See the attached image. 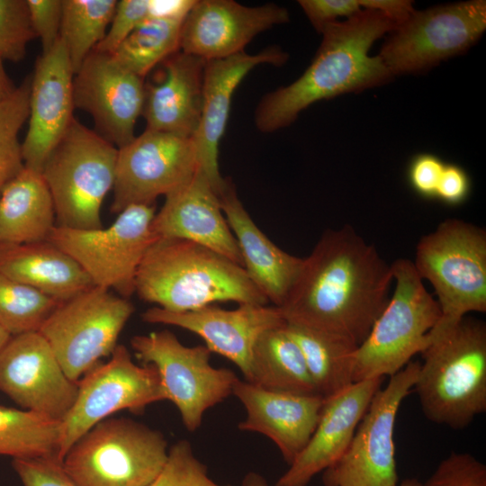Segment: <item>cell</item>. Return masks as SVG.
<instances>
[{"label":"cell","instance_id":"5","mask_svg":"<svg viewBox=\"0 0 486 486\" xmlns=\"http://www.w3.org/2000/svg\"><path fill=\"white\" fill-rule=\"evenodd\" d=\"M414 267L434 287L440 319L429 334L453 326L471 312L486 311V231L446 219L418 240Z\"/></svg>","mask_w":486,"mask_h":486},{"label":"cell","instance_id":"49","mask_svg":"<svg viewBox=\"0 0 486 486\" xmlns=\"http://www.w3.org/2000/svg\"><path fill=\"white\" fill-rule=\"evenodd\" d=\"M397 486H421V482L416 479H406L400 483H398Z\"/></svg>","mask_w":486,"mask_h":486},{"label":"cell","instance_id":"2","mask_svg":"<svg viewBox=\"0 0 486 486\" xmlns=\"http://www.w3.org/2000/svg\"><path fill=\"white\" fill-rule=\"evenodd\" d=\"M398 24L380 12L363 9L327 25L310 65L292 84L268 93L258 104L255 122L265 133L289 126L315 102L361 92L389 83L394 76L373 44Z\"/></svg>","mask_w":486,"mask_h":486},{"label":"cell","instance_id":"34","mask_svg":"<svg viewBox=\"0 0 486 486\" xmlns=\"http://www.w3.org/2000/svg\"><path fill=\"white\" fill-rule=\"evenodd\" d=\"M58 304L0 273V325L11 336L39 331Z\"/></svg>","mask_w":486,"mask_h":486},{"label":"cell","instance_id":"45","mask_svg":"<svg viewBox=\"0 0 486 486\" xmlns=\"http://www.w3.org/2000/svg\"><path fill=\"white\" fill-rule=\"evenodd\" d=\"M359 4L362 9L380 12L398 25L415 11L410 0H359Z\"/></svg>","mask_w":486,"mask_h":486},{"label":"cell","instance_id":"3","mask_svg":"<svg viewBox=\"0 0 486 486\" xmlns=\"http://www.w3.org/2000/svg\"><path fill=\"white\" fill-rule=\"evenodd\" d=\"M135 293L172 312H186L233 302L268 304L243 266L197 243L157 238L137 272Z\"/></svg>","mask_w":486,"mask_h":486},{"label":"cell","instance_id":"24","mask_svg":"<svg viewBox=\"0 0 486 486\" xmlns=\"http://www.w3.org/2000/svg\"><path fill=\"white\" fill-rule=\"evenodd\" d=\"M165 197L151 224L158 238L192 241L243 266L238 245L223 214L219 195L199 170L189 182Z\"/></svg>","mask_w":486,"mask_h":486},{"label":"cell","instance_id":"26","mask_svg":"<svg viewBox=\"0 0 486 486\" xmlns=\"http://www.w3.org/2000/svg\"><path fill=\"white\" fill-rule=\"evenodd\" d=\"M219 199L238 245L243 268L267 301L280 307L301 271L303 258L277 247L257 227L239 200L230 179L225 178Z\"/></svg>","mask_w":486,"mask_h":486},{"label":"cell","instance_id":"8","mask_svg":"<svg viewBox=\"0 0 486 486\" xmlns=\"http://www.w3.org/2000/svg\"><path fill=\"white\" fill-rule=\"evenodd\" d=\"M168 453L164 435L126 418H108L67 451L61 464L77 486H149Z\"/></svg>","mask_w":486,"mask_h":486},{"label":"cell","instance_id":"10","mask_svg":"<svg viewBox=\"0 0 486 486\" xmlns=\"http://www.w3.org/2000/svg\"><path fill=\"white\" fill-rule=\"evenodd\" d=\"M130 346L143 364H152L160 377L165 400L178 410L189 432L197 430L204 413L232 395L238 377L211 364L205 346H186L167 329L137 335Z\"/></svg>","mask_w":486,"mask_h":486},{"label":"cell","instance_id":"31","mask_svg":"<svg viewBox=\"0 0 486 486\" xmlns=\"http://www.w3.org/2000/svg\"><path fill=\"white\" fill-rule=\"evenodd\" d=\"M285 330L300 347L316 393L330 398L353 382L357 346L337 335L285 322Z\"/></svg>","mask_w":486,"mask_h":486},{"label":"cell","instance_id":"1","mask_svg":"<svg viewBox=\"0 0 486 486\" xmlns=\"http://www.w3.org/2000/svg\"><path fill=\"white\" fill-rule=\"evenodd\" d=\"M392 265L350 225L323 232L283 304L287 323L359 346L386 306Z\"/></svg>","mask_w":486,"mask_h":486},{"label":"cell","instance_id":"22","mask_svg":"<svg viewBox=\"0 0 486 486\" xmlns=\"http://www.w3.org/2000/svg\"><path fill=\"white\" fill-rule=\"evenodd\" d=\"M383 377L352 383L325 399L316 428L308 444L275 486H307L312 478L335 464L345 453Z\"/></svg>","mask_w":486,"mask_h":486},{"label":"cell","instance_id":"11","mask_svg":"<svg viewBox=\"0 0 486 486\" xmlns=\"http://www.w3.org/2000/svg\"><path fill=\"white\" fill-rule=\"evenodd\" d=\"M153 205H132L106 228L76 230L55 226L47 240L70 256L94 285L128 299L135 293L139 266L158 238L151 224Z\"/></svg>","mask_w":486,"mask_h":486},{"label":"cell","instance_id":"4","mask_svg":"<svg viewBox=\"0 0 486 486\" xmlns=\"http://www.w3.org/2000/svg\"><path fill=\"white\" fill-rule=\"evenodd\" d=\"M413 389L425 417L454 429L486 410V324L469 317L428 334Z\"/></svg>","mask_w":486,"mask_h":486},{"label":"cell","instance_id":"14","mask_svg":"<svg viewBox=\"0 0 486 486\" xmlns=\"http://www.w3.org/2000/svg\"><path fill=\"white\" fill-rule=\"evenodd\" d=\"M419 364L410 362L376 392L346 450L324 471V486H397L395 422L403 400L413 389Z\"/></svg>","mask_w":486,"mask_h":486},{"label":"cell","instance_id":"19","mask_svg":"<svg viewBox=\"0 0 486 486\" xmlns=\"http://www.w3.org/2000/svg\"><path fill=\"white\" fill-rule=\"evenodd\" d=\"M143 321L178 327L198 335L212 352L235 364L244 380L249 375L251 356L257 338L265 331L285 323L280 310L268 304H239L225 310L213 305L172 312L157 306L141 314Z\"/></svg>","mask_w":486,"mask_h":486},{"label":"cell","instance_id":"42","mask_svg":"<svg viewBox=\"0 0 486 486\" xmlns=\"http://www.w3.org/2000/svg\"><path fill=\"white\" fill-rule=\"evenodd\" d=\"M445 162L435 154L415 155L408 166L407 176L412 190L424 199H436Z\"/></svg>","mask_w":486,"mask_h":486},{"label":"cell","instance_id":"12","mask_svg":"<svg viewBox=\"0 0 486 486\" xmlns=\"http://www.w3.org/2000/svg\"><path fill=\"white\" fill-rule=\"evenodd\" d=\"M485 30V0L415 10L390 32L378 55L393 76L424 73L468 51Z\"/></svg>","mask_w":486,"mask_h":486},{"label":"cell","instance_id":"37","mask_svg":"<svg viewBox=\"0 0 486 486\" xmlns=\"http://www.w3.org/2000/svg\"><path fill=\"white\" fill-rule=\"evenodd\" d=\"M36 38L26 0H0V58L21 61Z\"/></svg>","mask_w":486,"mask_h":486},{"label":"cell","instance_id":"38","mask_svg":"<svg viewBox=\"0 0 486 486\" xmlns=\"http://www.w3.org/2000/svg\"><path fill=\"white\" fill-rule=\"evenodd\" d=\"M421 486H486V465L466 452H452Z\"/></svg>","mask_w":486,"mask_h":486},{"label":"cell","instance_id":"27","mask_svg":"<svg viewBox=\"0 0 486 486\" xmlns=\"http://www.w3.org/2000/svg\"><path fill=\"white\" fill-rule=\"evenodd\" d=\"M0 273L58 303L94 285L70 256L49 240L20 245L0 244Z\"/></svg>","mask_w":486,"mask_h":486},{"label":"cell","instance_id":"39","mask_svg":"<svg viewBox=\"0 0 486 486\" xmlns=\"http://www.w3.org/2000/svg\"><path fill=\"white\" fill-rule=\"evenodd\" d=\"M155 1L121 0L104 38L94 50L112 54L123 40L146 19L153 14Z\"/></svg>","mask_w":486,"mask_h":486},{"label":"cell","instance_id":"30","mask_svg":"<svg viewBox=\"0 0 486 486\" xmlns=\"http://www.w3.org/2000/svg\"><path fill=\"white\" fill-rule=\"evenodd\" d=\"M284 325L270 328L257 338L246 381L273 392L317 394L302 353Z\"/></svg>","mask_w":486,"mask_h":486},{"label":"cell","instance_id":"44","mask_svg":"<svg viewBox=\"0 0 486 486\" xmlns=\"http://www.w3.org/2000/svg\"><path fill=\"white\" fill-rule=\"evenodd\" d=\"M471 178L462 166L445 164L436 189V198L450 206L464 203L471 193Z\"/></svg>","mask_w":486,"mask_h":486},{"label":"cell","instance_id":"21","mask_svg":"<svg viewBox=\"0 0 486 486\" xmlns=\"http://www.w3.org/2000/svg\"><path fill=\"white\" fill-rule=\"evenodd\" d=\"M287 60L288 54L278 47H269L256 54L242 51L225 58L206 60L202 114L193 140L199 171L218 195L225 184V178L219 170V143L225 131L235 89L256 66L269 64L279 67Z\"/></svg>","mask_w":486,"mask_h":486},{"label":"cell","instance_id":"23","mask_svg":"<svg viewBox=\"0 0 486 486\" xmlns=\"http://www.w3.org/2000/svg\"><path fill=\"white\" fill-rule=\"evenodd\" d=\"M232 394L247 413L238 428L267 436L289 465L311 437L325 401L317 394L273 392L239 378Z\"/></svg>","mask_w":486,"mask_h":486},{"label":"cell","instance_id":"9","mask_svg":"<svg viewBox=\"0 0 486 486\" xmlns=\"http://www.w3.org/2000/svg\"><path fill=\"white\" fill-rule=\"evenodd\" d=\"M134 310L128 299L94 285L58 303L39 332L66 375L77 382L101 358L113 352Z\"/></svg>","mask_w":486,"mask_h":486},{"label":"cell","instance_id":"36","mask_svg":"<svg viewBox=\"0 0 486 486\" xmlns=\"http://www.w3.org/2000/svg\"><path fill=\"white\" fill-rule=\"evenodd\" d=\"M149 486H231L210 478L206 466L195 456L191 444L179 440L168 448L166 460Z\"/></svg>","mask_w":486,"mask_h":486},{"label":"cell","instance_id":"16","mask_svg":"<svg viewBox=\"0 0 486 486\" xmlns=\"http://www.w3.org/2000/svg\"><path fill=\"white\" fill-rule=\"evenodd\" d=\"M77 390L39 331L12 336L0 353V392L23 410L60 422Z\"/></svg>","mask_w":486,"mask_h":486},{"label":"cell","instance_id":"35","mask_svg":"<svg viewBox=\"0 0 486 486\" xmlns=\"http://www.w3.org/2000/svg\"><path fill=\"white\" fill-rule=\"evenodd\" d=\"M31 76L0 103V194L24 166L18 135L29 116Z\"/></svg>","mask_w":486,"mask_h":486},{"label":"cell","instance_id":"40","mask_svg":"<svg viewBox=\"0 0 486 486\" xmlns=\"http://www.w3.org/2000/svg\"><path fill=\"white\" fill-rule=\"evenodd\" d=\"M22 486H77L55 457L13 459Z\"/></svg>","mask_w":486,"mask_h":486},{"label":"cell","instance_id":"46","mask_svg":"<svg viewBox=\"0 0 486 486\" xmlns=\"http://www.w3.org/2000/svg\"><path fill=\"white\" fill-rule=\"evenodd\" d=\"M3 61L0 58V103L8 98L16 88L6 73Z\"/></svg>","mask_w":486,"mask_h":486},{"label":"cell","instance_id":"48","mask_svg":"<svg viewBox=\"0 0 486 486\" xmlns=\"http://www.w3.org/2000/svg\"><path fill=\"white\" fill-rule=\"evenodd\" d=\"M12 338L11 334L7 332L1 325H0V353L5 346V345L8 343L10 338Z\"/></svg>","mask_w":486,"mask_h":486},{"label":"cell","instance_id":"7","mask_svg":"<svg viewBox=\"0 0 486 486\" xmlns=\"http://www.w3.org/2000/svg\"><path fill=\"white\" fill-rule=\"evenodd\" d=\"M117 157L113 144L76 118L72 121L41 170L52 197L56 226L103 228L101 208L113 188Z\"/></svg>","mask_w":486,"mask_h":486},{"label":"cell","instance_id":"25","mask_svg":"<svg viewBox=\"0 0 486 486\" xmlns=\"http://www.w3.org/2000/svg\"><path fill=\"white\" fill-rule=\"evenodd\" d=\"M205 62L178 50L160 63L158 74L144 83L146 130L194 138L202 114Z\"/></svg>","mask_w":486,"mask_h":486},{"label":"cell","instance_id":"6","mask_svg":"<svg viewBox=\"0 0 486 486\" xmlns=\"http://www.w3.org/2000/svg\"><path fill=\"white\" fill-rule=\"evenodd\" d=\"M395 287L389 301L356 347L353 382L392 376L428 345V334L440 319L439 305L426 289L413 262L392 264Z\"/></svg>","mask_w":486,"mask_h":486},{"label":"cell","instance_id":"20","mask_svg":"<svg viewBox=\"0 0 486 486\" xmlns=\"http://www.w3.org/2000/svg\"><path fill=\"white\" fill-rule=\"evenodd\" d=\"M289 18L287 9L274 4L250 7L232 0H197L183 22L180 50L204 60L225 58Z\"/></svg>","mask_w":486,"mask_h":486},{"label":"cell","instance_id":"29","mask_svg":"<svg viewBox=\"0 0 486 486\" xmlns=\"http://www.w3.org/2000/svg\"><path fill=\"white\" fill-rule=\"evenodd\" d=\"M194 2L155 1L153 14L111 54L114 61L144 78L157 65L180 50L183 22Z\"/></svg>","mask_w":486,"mask_h":486},{"label":"cell","instance_id":"32","mask_svg":"<svg viewBox=\"0 0 486 486\" xmlns=\"http://www.w3.org/2000/svg\"><path fill=\"white\" fill-rule=\"evenodd\" d=\"M59 437V421L31 410L0 405V455L13 459H58Z\"/></svg>","mask_w":486,"mask_h":486},{"label":"cell","instance_id":"18","mask_svg":"<svg viewBox=\"0 0 486 486\" xmlns=\"http://www.w3.org/2000/svg\"><path fill=\"white\" fill-rule=\"evenodd\" d=\"M75 73L65 43L37 59L31 76L28 130L22 142L24 166L41 172L50 153L75 119Z\"/></svg>","mask_w":486,"mask_h":486},{"label":"cell","instance_id":"33","mask_svg":"<svg viewBox=\"0 0 486 486\" xmlns=\"http://www.w3.org/2000/svg\"><path fill=\"white\" fill-rule=\"evenodd\" d=\"M116 0H62L60 38L76 74L102 41L113 17Z\"/></svg>","mask_w":486,"mask_h":486},{"label":"cell","instance_id":"41","mask_svg":"<svg viewBox=\"0 0 486 486\" xmlns=\"http://www.w3.org/2000/svg\"><path fill=\"white\" fill-rule=\"evenodd\" d=\"M31 22L42 45V53L50 51L60 37L62 0H26Z\"/></svg>","mask_w":486,"mask_h":486},{"label":"cell","instance_id":"28","mask_svg":"<svg viewBox=\"0 0 486 486\" xmlns=\"http://www.w3.org/2000/svg\"><path fill=\"white\" fill-rule=\"evenodd\" d=\"M55 226L54 204L41 172L23 166L0 194V244L44 241Z\"/></svg>","mask_w":486,"mask_h":486},{"label":"cell","instance_id":"17","mask_svg":"<svg viewBox=\"0 0 486 486\" xmlns=\"http://www.w3.org/2000/svg\"><path fill=\"white\" fill-rule=\"evenodd\" d=\"M75 108L93 118L96 132L117 148L129 144L144 104V78L110 54L93 50L74 76Z\"/></svg>","mask_w":486,"mask_h":486},{"label":"cell","instance_id":"15","mask_svg":"<svg viewBox=\"0 0 486 486\" xmlns=\"http://www.w3.org/2000/svg\"><path fill=\"white\" fill-rule=\"evenodd\" d=\"M199 170L193 138L145 130L118 148L111 211L153 205L189 182Z\"/></svg>","mask_w":486,"mask_h":486},{"label":"cell","instance_id":"43","mask_svg":"<svg viewBox=\"0 0 486 486\" xmlns=\"http://www.w3.org/2000/svg\"><path fill=\"white\" fill-rule=\"evenodd\" d=\"M299 5L320 33L338 18H350L363 9L359 0H300Z\"/></svg>","mask_w":486,"mask_h":486},{"label":"cell","instance_id":"13","mask_svg":"<svg viewBox=\"0 0 486 486\" xmlns=\"http://www.w3.org/2000/svg\"><path fill=\"white\" fill-rule=\"evenodd\" d=\"M165 400L160 377L154 365H139L123 345L111 358L97 364L78 381L76 400L60 421L58 459L97 423L121 410L140 412Z\"/></svg>","mask_w":486,"mask_h":486},{"label":"cell","instance_id":"47","mask_svg":"<svg viewBox=\"0 0 486 486\" xmlns=\"http://www.w3.org/2000/svg\"><path fill=\"white\" fill-rule=\"evenodd\" d=\"M241 486H268V484L261 474L250 472L244 477Z\"/></svg>","mask_w":486,"mask_h":486}]
</instances>
